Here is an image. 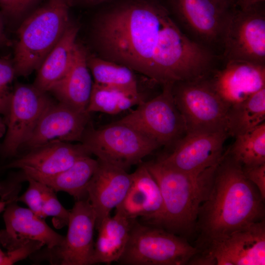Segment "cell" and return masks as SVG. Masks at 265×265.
Here are the masks:
<instances>
[{"label": "cell", "instance_id": "obj_36", "mask_svg": "<svg viewBox=\"0 0 265 265\" xmlns=\"http://www.w3.org/2000/svg\"><path fill=\"white\" fill-rule=\"evenodd\" d=\"M12 200L9 201H4L0 200V213L3 212L7 205Z\"/></svg>", "mask_w": 265, "mask_h": 265}, {"label": "cell", "instance_id": "obj_10", "mask_svg": "<svg viewBox=\"0 0 265 265\" xmlns=\"http://www.w3.org/2000/svg\"><path fill=\"white\" fill-rule=\"evenodd\" d=\"M173 85H163L159 95L144 101L117 121L132 127L159 146L176 143L186 133V128L174 99Z\"/></svg>", "mask_w": 265, "mask_h": 265}, {"label": "cell", "instance_id": "obj_15", "mask_svg": "<svg viewBox=\"0 0 265 265\" xmlns=\"http://www.w3.org/2000/svg\"><path fill=\"white\" fill-rule=\"evenodd\" d=\"M228 136L226 131L186 133L176 142L172 153L159 160L181 172L198 175L219 163Z\"/></svg>", "mask_w": 265, "mask_h": 265}, {"label": "cell", "instance_id": "obj_31", "mask_svg": "<svg viewBox=\"0 0 265 265\" xmlns=\"http://www.w3.org/2000/svg\"><path fill=\"white\" fill-rule=\"evenodd\" d=\"M28 186L26 191L20 197L17 201L26 204L36 215L44 218L42 212V196L44 184L33 179H28Z\"/></svg>", "mask_w": 265, "mask_h": 265}, {"label": "cell", "instance_id": "obj_14", "mask_svg": "<svg viewBox=\"0 0 265 265\" xmlns=\"http://www.w3.org/2000/svg\"><path fill=\"white\" fill-rule=\"evenodd\" d=\"M68 226L67 235L61 244L38 251L53 265H91L96 215L87 198L76 200L70 211Z\"/></svg>", "mask_w": 265, "mask_h": 265}, {"label": "cell", "instance_id": "obj_27", "mask_svg": "<svg viewBox=\"0 0 265 265\" xmlns=\"http://www.w3.org/2000/svg\"><path fill=\"white\" fill-rule=\"evenodd\" d=\"M143 101L141 95H132L93 82L86 112L89 114L99 112L116 114L138 106Z\"/></svg>", "mask_w": 265, "mask_h": 265}, {"label": "cell", "instance_id": "obj_18", "mask_svg": "<svg viewBox=\"0 0 265 265\" xmlns=\"http://www.w3.org/2000/svg\"><path fill=\"white\" fill-rule=\"evenodd\" d=\"M211 72L204 78L228 109L265 87V65L231 60Z\"/></svg>", "mask_w": 265, "mask_h": 265}, {"label": "cell", "instance_id": "obj_28", "mask_svg": "<svg viewBox=\"0 0 265 265\" xmlns=\"http://www.w3.org/2000/svg\"><path fill=\"white\" fill-rule=\"evenodd\" d=\"M229 155L241 167L265 163V123L235 137Z\"/></svg>", "mask_w": 265, "mask_h": 265}, {"label": "cell", "instance_id": "obj_25", "mask_svg": "<svg viewBox=\"0 0 265 265\" xmlns=\"http://www.w3.org/2000/svg\"><path fill=\"white\" fill-rule=\"evenodd\" d=\"M88 67L94 83L117 89L134 95H140L132 70L103 57L87 55Z\"/></svg>", "mask_w": 265, "mask_h": 265}, {"label": "cell", "instance_id": "obj_7", "mask_svg": "<svg viewBox=\"0 0 265 265\" xmlns=\"http://www.w3.org/2000/svg\"><path fill=\"white\" fill-rule=\"evenodd\" d=\"M81 142L97 159L126 170L159 146L136 130L117 121L98 129L87 127Z\"/></svg>", "mask_w": 265, "mask_h": 265}, {"label": "cell", "instance_id": "obj_39", "mask_svg": "<svg viewBox=\"0 0 265 265\" xmlns=\"http://www.w3.org/2000/svg\"><path fill=\"white\" fill-rule=\"evenodd\" d=\"M228 0L230 1L234 5V6H235L234 5L235 0Z\"/></svg>", "mask_w": 265, "mask_h": 265}, {"label": "cell", "instance_id": "obj_4", "mask_svg": "<svg viewBox=\"0 0 265 265\" xmlns=\"http://www.w3.org/2000/svg\"><path fill=\"white\" fill-rule=\"evenodd\" d=\"M71 0H48L24 19L17 31L12 60L16 76L38 70L69 25Z\"/></svg>", "mask_w": 265, "mask_h": 265}, {"label": "cell", "instance_id": "obj_34", "mask_svg": "<svg viewBox=\"0 0 265 265\" xmlns=\"http://www.w3.org/2000/svg\"><path fill=\"white\" fill-rule=\"evenodd\" d=\"M5 21L0 13V48L9 45L10 41L5 30Z\"/></svg>", "mask_w": 265, "mask_h": 265}, {"label": "cell", "instance_id": "obj_35", "mask_svg": "<svg viewBox=\"0 0 265 265\" xmlns=\"http://www.w3.org/2000/svg\"><path fill=\"white\" fill-rule=\"evenodd\" d=\"M6 130V125L4 118L0 115V138L4 136Z\"/></svg>", "mask_w": 265, "mask_h": 265}, {"label": "cell", "instance_id": "obj_12", "mask_svg": "<svg viewBox=\"0 0 265 265\" xmlns=\"http://www.w3.org/2000/svg\"><path fill=\"white\" fill-rule=\"evenodd\" d=\"M53 101L33 85L17 84L12 90L4 138L0 144V164L16 157L41 116Z\"/></svg>", "mask_w": 265, "mask_h": 265}, {"label": "cell", "instance_id": "obj_1", "mask_svg": "<svg viewBox=\"0 0 265 265\" xmlns=\"http://www.w3.org/2000/svg\"><path fill=\"white\" fill-rule=\"evenodd\" d=\"M169 12L152 3L117 8L96 24L94 38L105 58L125 65L150 78L160 30Z\"/></svg>", "mask_w": 265, "mask_h": 265}, {"label": "cell", "instance_id": "obj_23", "mask_svg": "<svg viewBox=\"0 0 265 265\" xmlns=\"http://www.w3.org/2000/svg\"><path fill=\"white\" fill-rule=\"evenodd\" d=\"M134 220L115 212L104 219L96 228L98 235L94 243L91 265L118 262L127 246Z\"/></svg>", "mask_w": 265, "mask_h": 265}, {"label": "cell", "instance_id": "obj_20", "mask_svg": "<svg viewBox=\"0 0 265 265\" xmlns=\"http://www.w3.org/2000/svg\"><path fill=\"white\" fill-rule=\"evenodd\" d=\"M97 169L87 187V198L96 215L95 228L123 201L130 187L132 174L97 159Z\"/></svg>", "mask_w": 265, "mask_h": 265}, {"label": "cell", "instance_id": "obj_24", "mask_svg": "<svg viewBox=\"0 0 265 265\" xmlns=\"http://www.w3.org/2000/svg\"><path fill=\"white\" fill-rule=\"evenodd\" d=\"M98 160L91 156L83 157L65 170L41 182L54 192L63 191L75 200L87 198V186L98 166Z\"/></svg>", "mask_w": 265, "mask_h": 265}, {"label": "cell", "instance_id": "obj_16", "mask_svg": "<svg viewBox=\"0 0 265 265\" xmlns=\"http://www.w3.org/2000/svg\"><path fill=\"white\" fill-rule=\"evenodd\" d=\"M89 113L65 104L53 102L45 110L23 144L25 151L55 142L80 141L87 128ZM18 153V154H19Z\"/></svg>", "mask_w": 265, "mask_h": 265}, {"label": "cell", "instance_id": "obj_8", "mask_svg": "<svg viewBox=\"0 0 265 265\" xmlns=\"http://www.w3.org/2000/svg\"><path fill=\"white\" fill-rule=\"evenodd\" d=\"M172 93L186 133L227 132L228 109L204 77L174 83Z\"/></svg>", "mask_w": 265, "mask_h": 265}, {"label": "cell", "instance_id": "obj_19", "mask_svg": "<svg viewBox=\"0 0 265 265\" xmlns=\"http://www.w3.org/2000/svg\"><path fill=\"white\" fill-rule=\"evenodd\" d=\"M131 174L130 187L115 212L131 220L141 217L147 224L157 226L163 212L159 185L144 163Z\"/></svg>", "mask_w": 265, "mask_h": 265}, {"label": "cell", "instance_id": "obj_13", "mask_svg": "<svg viewBox=\"0 0 265 265\" xmlns=\"http://www.w3.org/2000/svg\"><path fill=\"white\" fill-rule=\"evenodd\" d=\"M222 57L225 62L238 60L265 65V14L260 5L233 10L223 37Z\"/></svg>", "mask_w": 265, "mask_h": 265}, {"label": "cell", "instance_id": "obj_11", "mask_svg": "<svg viewBox=\"0 0 265 265\" xmlns=\"http://www.w3.org/2000/svg\"><path fill=\"white\" fill-rule=\"evenodd\" d=\"M199 249L190 264L265 265V220L212 240Z\"/></svg>", "mask_w": 265, "mask_h": 265}, {"label": "cell", "instance_id": "obj_17", "mask_svg": "<svg viewBox=\"0 0 265 265\" xmlns=\"http://www.w3.org/2000/svg\"><path fill=\"white\" fill-rule=\"evenodd\" d=\"M17 202L10 201L3 211L5 227L0 231V243L7 252L31 241L40 242L48 249L63 243L65 237L54 231L30 209L19 206Z\"/></svg>", "mask_w": 265, "mask_h": 265}, {"label": "cell", "instance_id": "obj_21", "mask_svg": "<svg viewBox=\"0 0 265 265\" xmlns=\"http://www.w3.org/2000/svg\"><path fill=\"white\" fill-rule=\"evenodd\" d=\"M87 57L84 48L77 43L69 71L49 91L58 102L81 112H86L93 85Z\"/></svg>", "mask_w": 265, "mask_h": 265}, {"label": "cell", "instance_id": "obj_33", "mask_svg": "<svg viewBox=\"0 0 265 265\" xmlns=\"http://www.w3.org/2000/svg\"><path fill=\"white\" fill-rule=\"evenodd\" d=\"M265 0H235L234 5H238L240 9H250L261 4Z\"/></svg>", "mask_w": 265, "mask_h": 265}, {"label": "cell", "instance_id": "obj_5", "mask_svg": "<svg viewBox=\"0 0 265 265\" xmlns=\"http://www.w3.org/2000/svg\"><path fill=\"white\" fill-rule=\"evenodd\" d=\"M82 144L55 142L19 154L0 164V171L16 170L0 179V197L8 200L18 197L21 184L28 179L40 181L69 168L80 158L91 156Z\"/></svg>", "mask_w": 265, "mask_h": 265}, {"label": "cell", "instance_id": "obj_6", "mask_svg": "<svg viewBox=\"0 0 265 265\" xmlns=\"http://www.w3.org/2000/svg\"><path fill=\"white\" fill-rule=\"evenodd\" d=\"M199 251L183 237L135 219L118 263L128 265H183L188 264Z\"/></svg>", "mask_w": 265, "mask_h": 265}, {"label": "cell", "instance_id": "obj_30", "mask_svg": "<svg viewBox=\"0 0 265 265\" xmlns=\"http://www.w3.org/2000/svg\"><path fill=\"white\" fill-rule=\"evenodd\" d=\"M41 0H0V13L6 21L21 19Z\"/></svg>", "mask_w": 265, "mask_h": 265}, {"label": "cell", "instance_id": "obj_22", "mask_svg": "<svg viewBox=\"0 0 265 265\" xmlns=\"http://www.w3.org/2000/svg\"><path fill=\"white\" fill-rule=\"evenodd\" d=\"M79 29L77 25L69 23L38 69L33 84L36 88L49 92L66 75L72 62Z\"/></svg>", "mask_w": 265, "mask_h": 265}, {"label": "cell", "instance_id": "obj_29", "mask_svg": "<svg viewBox=\"0 0 265 265\" xmlns=\"http://www.w3.org/2000/svg\"><path fill=\"white\" fill-rule=\"evenodd\" d=\"M42 212L44 218L48 216L52 217L53 223L56 228L60 229L68 225L70 211L62 205L54 191L45 184L43 189Z\"/></svg>", "mask_w": 265, "mask_h": 265}, {"label": "cell", "instance_id": "obj_37", "mask_svg": "<svg viewBox=\"0 0 265 265\" xmlns=\"http://www.w3.org/2000/svg\"><path fill=\"white\" fill-rule=\"evenodd\" d=\"M87 0L88 2H91V3H98V2L102 1L104 0Z\"/></svg>", "mask_w": 265, "mask_h": 265}, {"label": "cell", "instance_id": "obj_32", "mask_svg": "<svg viewBox=\"0 0 265 265\" xmlns=\"http://www.w3.org/2000/svg\"><path fill=\"white\" fill-rule=\"evenodd\" d=\"M245 177L258 189L262 198L265 199V163L242 167Z\"/></svg>", "mask_w": 265, "mask_h": 265}, {"label": "cell", "instance_id": "obj_2", "mask_svg": "<svg viewBox=\"0 0 265 265\" xmlns=\"http://www.w3.org/2000/svg\"><path fill=\"white\" fill-rule=\"evenodd\" d=\"M264 202L241 166L225 152L199 211L195 231L200 234L201 246L265 220Z\"/></svg>", "mask_w": 265, "mask_h": 265}, {"label": "cell", "instance_id": "obj_38", "mask_svg": "<svg viewBox=\"0 0 265 265\" xmlns=\"http://www.w3.org/2000/svg\"><path fill=\"white\" fill-rule=\"evenodd\" d=\"M6 254L2 251L0 248V258L3 257L5 256Z\"/></svg>", "mask_w": 265, "mask_h": 265}, {"label": "cell", "instance_id": "obj_3", "mask_svg": "<svg viewBox=\"0 0 265 265\" xmlns=\"http://www.w3.org/2000/svg\"><path fill=\"white\" fill-rule=\"evenodd\" d=\"M144 164L157 182L162 199V214L157 226L182 237L195 231L200 208L218 164L198 175L177 170L159 159Z\"/></svg>", "mask_w": 265, "mask_h": 265}, {"label": "cell", "instance_id": "obj_26", "mask_svg": "<svg viewBox=\"0 0 265 265\" xmlns=\"http://www.w3.org/2000/svg\"><path fill=\"white\" fill-rule=\"evenodd\" d=\"M265 119V87L228 109L227 132L235 137L254 129Z\"/></svg>", "mask_w": 265, "mask_h": 265}, {"label": "cell", "instance_id": "obj_9", "mask_svg": "<svg viewBox=\"0 0 265 265\" xmlns=\"http://www.w3.org/2000/svg\"><path fill=\"white\" fill-rule=\"evenodd\" d=\"M180 28L214 54L222 43L234 5L228 0H171Z\"/></svg>", "mask_w": 265, "mask_h": 265}]
</instances>
